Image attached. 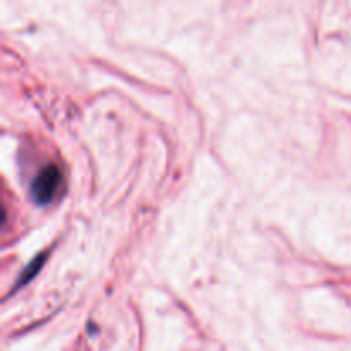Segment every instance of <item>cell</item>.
I'll return each mask as SVG.
<instances>
[{"mask_svg": "<svg viewBox=\"0 0 351 351\" xmlns=\"http://www.w3.org/2000/svg\"><path fill=\"white\" fill-rule=\"evenodd\" d=\"M64 189V173L55 163H48L36 173L31 182V197L36 204H48L53 201Z\"/></svg>", "mask_w": 351, "mask_h": 351, "instance_id": "obj_1", "label": "cell"}, {"mask_svg": "<svg viewBox=\"0 0 351 351\" xmlns=\"http://www.w3.org/2000/svg\"><path fill=\"white\" fill-rule=\"evenodd\" d=\"M43 257L45 256H41V257H36V259L33 261V264H31L29 267H26V269L23 271V276H21V280H19V287L23 283H26V281H29L31 278L34 276V274H36V271L40 269V266L41 264H43Z\"/></svg>", "mask_w": 351, "mask_h": 351, "instance_id": "obj_2", "label": "cell"}]
</instances>
